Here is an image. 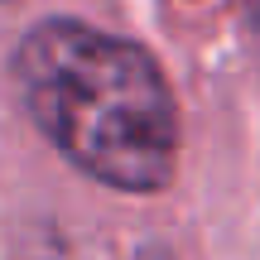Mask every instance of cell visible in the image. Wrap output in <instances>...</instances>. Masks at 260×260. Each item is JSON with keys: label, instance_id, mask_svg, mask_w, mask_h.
Wrapping results in <instances>:
<instances>
[{"label": "cell", "instance_id": "1", "mask_svg": "<svg viewBox=\"0 0 260 260\" xmlns=\"http://www.w3.org/2000/svg\"><path fill=\"white\" fill-rule=\"evenodd\" d=\"M34 125L68 164L121 193H159L178 164V106L159 63L82 19H44L15 48Z\"/></svg>", "mask_w": 260, "mask_h": 260}, {"label": "cell", "instance_id": "2", "mask_svg": "<svg viewBox=\"0 0 260 260\" xmlns=\"http://www.w3.org/2000/svg\"><path fill=\"white\" fill-rule=\"evenodd\" d=\"M251 15H255V24H260V0H251Z\"/></svg>", "mask_w": 260, "mask_h": 260}, {"label": "cell", "instance_id": "3", "mask_svg": "<svg viewBox=\"0 0 260 260\" xmlns=\"http://www.w3.org/2000/svg\"><path fill=\"white\" fill-rule=\"evenodd\" d=\"M0 5H10V0H0Z\"/></svg>", "mask_w": 260, "mask_h": 260}]
</instances>
